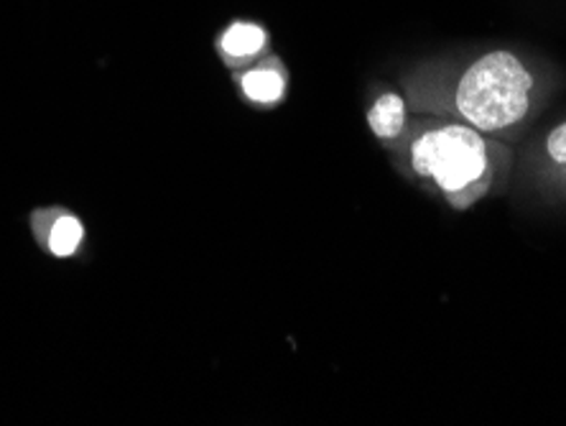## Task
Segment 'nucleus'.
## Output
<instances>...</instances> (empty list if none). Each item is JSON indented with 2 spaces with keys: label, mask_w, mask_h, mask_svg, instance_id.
I'll return each mask as SVG.
<instances>
[{
  "label": "nucleus",
  "mask_w": 566,
  "mask_h": 426,
  "mask_svg": "<svg viewBox=\"0 0 566 426\" xmlns=\"http://www.w3.org/2000/svg\"><path fill=\"white\" fill-rule=\"evenodd\" d=\"M33 238L41 248H46L54 258H72L85 243V225L77 215L60 210V207H44L31 215Z\"/></svg>",
  "instance_id": "3"
},
{
  "label": "nucleus",
  "mask_w": 566,
  "mask_h": 426,
  "mask_svg": "<svg viewBox=\"0 0 566 426\" xmlns=\"http://www.w3.org/2000/svg\"><path fill=\"white\" fill-rule=\"evenodd\" d=\"M534 80L513 54L493 52L474 62L457 87V107L480 131H503L528 113Z\"/></svg>",
  "instance_id": "2"
},
{
  "label": "nucleus",
  "mask_w": 566,
  "mask_h": 426,
  "mask_svg": "<svg viewBox=\"0 0 566 426\" xmlns=\"http://www.w3.org/2000/svg\"><path fill=\"white\" fill-rule=\"evenodd\" d=\"M546 152H548V156L554 158L556 164H566V123L548 133Z\"/></svg>",
  "instance_id": "7"
},
{
  "label": "nucleus",
  "mask_w": 566,
  "mask_h": 426,
  "mask_svg": "<svg viewBox=\"0 0 566 426\" xmlns=\"http://www.w3.org/2000/svg\"><path fill=\"white\" fill-rule=\"evenodd\" d=\"M368 123L378 138L382 141L396 138L398 133L403 131V123H406V105L401 95H396V92H386V95H380L378 103L370 107Z\"/></svg>",
  "instance_id": "6"
},
{
  "label": "nucleus",
  "mask_w": 566,
  "mask_h": 426,
  "mask_svg": "<svg viewBox=\"0 0 566 426\" xmlns=\"http://www.w3.org/2000/svg\"><path fill=\"white\" fill-rule=\"evenodd\" d=\"M243 95L258 105H273L279 103L286 92V72L279 64H265L248 70L238 77Z\"/></svg>",
  "instance_id": "5"
},
{
  "label": "nucleus",
  "mask_w": 566,
  "mask_h": 426,
  "mask_svg": "<svg viewBox=\"0 0 566 426\" xmlns=\"http://www.w3.org/2000/svg\"><path fill=\"white\" fill-rule=\"evenodd\" d=\"M269 44V33L255 23H232L220 37V52L230 64L251 62Z\"/></svg>",
  "instance_id": "4"
},
{
  "label": "nucleus",
  "mask_w": 566,
  "mask_h": 426,
  "mask_svg": "<svg viewBox=\"0 0 566 426\" xmlns=\"http://www.w3.org/2000/svg\"><path fill=\"white\" fill-rule=\"evenodd\" d=\"M411 162L416 174L439 184L454 207H470L490 189L488 146L464 125H444L416 138Z\"/></svg>",
  "instance_id": "1"
}]
</instances>
